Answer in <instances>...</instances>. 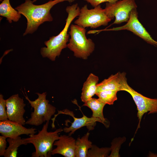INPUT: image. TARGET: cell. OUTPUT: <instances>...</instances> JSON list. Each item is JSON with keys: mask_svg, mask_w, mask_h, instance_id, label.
Masks as SVG:
<instances>
[{"mask_svg": "<svg viewBox=\"0 0 157 157\" xmlns=\"http://www.w3.org/2000/svg\"><path fill=\"white\" fill-rule=\"evenodd\" d=\"M74 0H51L40 5H35L33 1L25 0L24 3L15 8L26 19L27 27L23 36L32 34L40 25L46 22H51L53 18L50 13L51 9L56 4L64 1L69 3Z\"/></svg>", "mask_w": 157, "mask_h": 157, "instance_id": "obj_1", "label": "cell"}, {"mask_svg": "<svg viewBox=\"0 0 157 157\" xmlns=\"http://www.w3.org/2000/svg\"><path fill=\"white\" fill-rule=\"evenodd\" d=\"M80 9L77 3L66 7L68 16L65 26L58 35L51 37L44 42L47 47H42L40 49V53L43 57L54 61L56 57L60 55L62 50L67 47V43L69 41L70 35L67 33L68 28L73 20L79 15Z\"/></svg>", "mask_w": 157, "mask_h": 157, "instance_id": "obj_2", "label": "cell"}, {"mask_svg": "<svg viewBox=\"0 0 157 157\" xmlns=\"http://www.w3.org/2000/svg\"><path fill=\"white\" fill-rule=\"evenodd\" d=\"M49 121L44 124L42 129L36 134H31L29 137L23 138L26 143L32 144L35 149L32 154V157H50L51 156L53 146L55 141L59 138V133L63 131L59 128L54 131H47Z\"/></svg>", "mask_w": 157, "mask_h": 157, "instance_id": "obj_3", "label": "cell"}, {"mask_svg": "<svg viewBox=\"0 0 157 157\" xmlns=\"http://www.w3.org/2000/svg\"><path fill=\"white\" fill-rule=\"evenodd\" d=\"M70 29V38L67 47L74 52L76 57L87 59L94 50V43L91 39L87 38L85 28L72 24Z\"/></svg>", "mask_w": 157, "mask_h": 157, "instance_id": "obj_4", "label": "cell"}, {"mask_svg": "<svg viewBox=\"0 0 157 157\" xmlns=\"http://www.w3.org/2000/svg\"><path fill=\"white\" fill-rule=\"evenodd\" d=\"M35 94L38 97L34 101H31L26 93V95H24L32 108L34 109L30 118L26 121V124L37 126L49 121L56 112V108L49 104V100L46 99V92H36Z\"/></svg>", "mask_w": 157, "mask_h": 157, "instance_id": "obj_5", "label": "cell"}, {"mask_svg": "<svg viewBox=\"0 0 157 157\" xmlns=\"http://www.w3.org/2000/svg\"><path fill=\"white\" fill-rule=\"evenodd\" d=\"M111 20L100 5L89 9L86 4L80 9V14L74 23L85 28L90 27L94 29L106 26Z\"/></svg>", "mask_w": 157, "mask_h": 157, "instance_id": "obj_6", "label": "cell"}, {"mask_svg": "<svg viewBox=\"0 0 157 157\" xmlns=\"http://www.w3.org/2000/svg\"><path fill=\"white\" fill-rule=\"evenodd\" d=\"M137 8L135 0H122L113 3L107 2L104 10L106 15L111 20L115 17L112 24H119L127 22L132 10Z\"/></svg>", "mask_w": 157, "mask_h": 157, "instance_id": "obj_7", "label": "cell"}, {"mask_svg": "<svg viewBox=\"0 0 157 157\" xmlns=\"http://www.w3.org/2000/svg\"><path fill=\"white\" fill-rule=\"evenodd\" d=\"M137 9H134L131 11L129 20L124 25L117 27L100 30H93V34L99 33L102 31H117L127 30L131 31L142 39L148 43L157 47V41L154 40L149 33L140 23L138 19Z\"/></svg>", "mask_w": 157, "mask_h": 157, "instance_id": "obj_8", "label": "cell"}, {"mask_svg": "<svg viewBox=\"0 0 157 157\" xmlns=\"http://www.w3.org/2000/svg\"><path fill=\"white\" fill-rule=\"evenodd\" d=\"M122 91L127 92L131 95L137 106V115L139 122L136 132L140 128L142 118L145 113L148 112V114H150L157 113V98L151 99L144 96L133 89L128 83L124 87Z\"/></svg>", "mask_w": 157, "mask_h": 157, "instance_id": "obj_9", "label": "cell"}, {"mask_svg": "<svg viewBox=\"0 0 157 157\" xmlns=\"http://www.w3.org/2000/svg\"><path fill=\"white\" fill-rule=\"evenodd\" d=\"M60 114L68 115L72 116L74 119V121L72 123L71 125L69 127H65L63 131L66 133H69V135L71 136L72 134L77 129L86 126L89 131L93 130L96 125L97 122H99L103 124L102 121L99 118L91 117H88L83 114V116L81 118H77L75 117L74 114L72 111L66 109L62 110H58V113L54 115V117L51 120L52 123L51 126L52 128L55 127L54 122L56 117Z\"/></svg>", "mask_w": 157, "mask_h": 157, "instance_id": "obj_10", "label": "cell"}, {"mask_svg": "<svg viewBox=\"0 0 157 157\" xmlns=\"http://www.w3.org/2000/svg\"><path fill=\"white\" fill-rule=\"evenodd\" d=\"M7 113L8 119L23 125L26 124L24 117L26 104L18 94L13 95L6 100Z\"/></svg>", "mask_w": 157, "mask_h": 157, "instance_id": "obj_11", "label": "cell"}, {"mask_svg": "<svg viewBox=\"0 0 157 157\" xmlns=\"http://www.w3.org/2000/svg\"><path fill=\"white\" fill-rule=\"evenodd\" d=\"M23 126L9 120L0 121V133L8 138H14L23 134H35L37 132L35 128H27Z\"/></svg>", "mask_w": 157, "mask_h": 157, "instance_id": "obj_12", "label": "cell"}, {"mask_svg": "<svg viewBox=\"0 0 157 157\" xmlns=\"http://www.w3.org/2000/svg\"><path fill=\"white\" fill-rule=\"evenodd\" d=\"M76 140L69 135H60L53 144L56 147L53 149L51 155L59 154L65 157H75Z\"/></svg>", "mask_w": 157, "mask_h": 157, "instance_id": "obj_13", "label": "cell"}, {"mask_svg": "<svg viewBox=\"0 0 157 157\" xmlns=\"http://www.w3.org/2000/svg\"><path fill=\"white\" fill-rule=\"evenodd\" d=\"M126 75L125 72H120L111 75L108 78L97 84L96 93L105 90L117 92L122 91L124 87L127 83Z\"/></svg>", "mask_w": 157, "mask_h": 157, "instance_id": "obj_14", "label": "cell"}, {"mask_svg": "<svg viewBox=\"0 0 157 157\" xmlns=\"http://www.w3.org/2000/svg\"><path fill=\"white\" fill-rule=\"evenodd\" d=\"M99 80V77L93 74H89L84 83L82 90L81 98L82 102L85 103L96 94L97 85Z\"/></svg>", "mask_w": 157, "mask_h": 157, "instance_id": "obj_15", "label": "cell"}, {"mask_svg": "<svg viewBox=\"0 0 157 157\" xmlns=\"http://www.w3.org/2000/svg\"><path fill=\"white\" fill-rule=\"evenodd\" d=\"M106 104L98 98H92L84 103L83 106L90 108L92 112V117L100 119L103 122V124L107 126L106 121L103 114V108Z\"/></svg>", "mask_w": 157, "mask_h": 157, "instance_id": "obj_16", "label": "cell"}, {"mask_svg": "<svg viewBox=\"0 0 157 157\" xmlns=\"http://www.w3.org/2000/svg\"><path fill=\"white\" fill-rule=\"evenodd\" d=\"M0 15L5 17L10 23L17 22L21 17L19 12L11 6L9 0H3L0 4Z\"/></svg>", "mask_w": 157, "mask_h": 157, "instance_id": "obj_17", "label": "cell"}, {"mask_svg": "<svg viewBox=\"0 0 157 157\" xmlns=\"http://www.w3.org/2000/svg\"><path fill=\"white\" fill-rule=\"evenodd\" d=\"M90 134L88 132L81 138L79 137L76 140L75 157H87L88 151L92 144L88 140Z\"/></svg>", "mask_w": 157, "mask_h": 157, "instance_id": "obj_18", "label": "cell"}, {"mask_svg": "<svg viewBox=\"0 0 157 157\" xmlns=\"http://www.w3.org/2000/svg\"><path fill=\"white\" fill-rule=\"evenodd\" d=\"M9 146L6 149L4 155L5 157H16L18 147L22 145H27L23 138L19 136L14 138H8Z\"/></svg>", "mask_w": 157, "mask_h": 157, "instance_id": "obj_19", "label": "cell"}, {"mask_svg": "<svg viewBox=\"0 0 157 157\" xmlns=\"http://www.w3.org/2000/svg\"><path fill=\"white\" fill-rule=\"evenodd\" d=\"M117 92L115 90H105L97 92L95 94L99 99L106 104L112 105L117 100Z\"/></svg>", "mask_w": 157, "mask_h": 157, "instance_id": "obj_20", "label": "cell"}, {"mask_svg": "<svg viewBox=\"0 0 157 157\" xmlns=\"http://www.w3.org/2000/svg\"><path fill=\"white\" fill-rule=\"evenodd\" d=\"M110 151V148H99L96 145L92 144L91 147L88 151L87 157L108 156Z\"/></svg>", "mask_w": 157, "mask_h": 157, "instance_id": "obj_21", "label": "cell"}, {"mask_svg": "<svg viewBox=\"0 0 157 157\" xmlns=\"http://www.w3.org/2000/svg\"><path fill=\"white\" fill-rule=\"evenodd\" d=\"M8 120L6 111V100L2 94H0V121Z\"/></svg>", "mask_w": 157, "mask_h": 157, "instance_id": "obj_22", "label": "cell"}, {"mask_svg": "<svg viewBox=\"0 0 157 157\" xmlns=\"http://www.w3.org/2000/svg\"><path fill=\"white\" fill-rule=\"evenodd\" d=\"M6 138L3 135L0 136V156H4L6 150Z\"/></svg>", "mask_w": 157, "mask_h": 157, "instance_id": "obj_23", "label": "cell"}, {"mask_svg": "<svg viewBox=\"0 0 157 157\" xmlns=\"http://www.w3.org/2000/svg\"><path fill=\"white\" fill-rule=\"evenodd\" d=\"M90 3L93 7H95L101 3L105 2L113 3L118 0H83Z\"/></svg>", "mask_w": 157, "mask_h": 157, "instance_id": "obj_24", "label": "cell"}, {"mask_svg": "<svg viewBox=\"0 0 157 157\" xmlns=\"http://www.w3.org/2000/svg\"><path fill=\"white\" fill-rule=\"evenodd\" d=\"M37 0H33V2H34L36 1Z\"/></svg>", "mask_w": 157, "mask_h": 157, "instance_id": "obj_25", "label": "cell"}]
</instances>
